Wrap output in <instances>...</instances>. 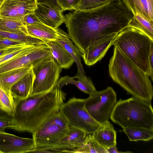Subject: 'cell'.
I'll return each mask as SVG.
<instances>
[{"instance_id":"1","label":"cell","mask_w":153,"mask_h":153,"mask_svg":"<svg viewBox=\"0 0 153 153\" xmlns=\"http://www.w3.org/2000/svg\"><path fill=\"white\" fill-rule=\"evenodd\" d=\"M133 16L125 0H111L95 8L67 13L64 23L70 39L83 54L91 45L128 27Z\"/></svg>"},{"instance_id":"2","label":"cell","mask_w":153,"mask_h":153,"mask_svg":"<svg viewBox=\"0 0 153 153\" xmlns=\"http://www.w3.org/2000/svg\"><path fill=\"white\" fill-rule=\"evenodd\" d=\"M66 95L56 85L47 92L23 99L14 98L15 110L13 118L18 125L17 131L33 133L47 119L59 111Z\"/></svg>"},{"instance_id":"3","label":"cell","mask_w":153,"mask_h":153,"mask_svg":"<svg viewBox=\"0 0 153 153\" xmlns=\"http://www.w3.org/2000/svg\"><path fill=\"white\" fill-rule=\"evenodd\" d=\"M108 69L113 80L133 97L151 103L153 89L149 76L116 47Z\"/></svg>"},{"instance_id":"4","label":"cell","mask_w":153,"mask_h":153,"mask_svg":"<svg viewBox=\"0 0 153 153\" xmlns=\"http://www.w3.org/2000/svg\"><path fill=\"white\" fill-rule=\"evenodd\" d=\"M112 45L117 48L153 80V72L149 62L153 40L138 30L128 27L120 32Z\"/></svg>"},{"instance_id":"5","label":"cell","mask_w":153,"mask_h":153,"mask_svg":"<svg viewBox=\"0 0 153 153\" xmlns=\"http://www.w3.org/2000/svg\"><path fill=\"white\" fill-rule=\"evenodd\" d=\"M110 118L123 128L153 129V111L151 103L133 97L117 101Z\"/></svg>"},{"instance_id":"6","label":"cell","mask_w":153,"mask_h":153,"mask_svg":"<svg viewBox=\"0 0 153 153\" xmlns=\"http://www.w3.org/2000/svg\"><path fill=\"white\" fill-rule=\"evenodd\" d=\"M69 127L59 111L50 117L32 133L35 145L32 152L50 153L48 150L65 136Z\"/></svg>"},{"instance_id":"7","label":"cell","mask_w":153,"mask_h":153,"mask_svg":"<svg viewBox=\"0 0 153 153\" xmlns=\"http://www.w3.org/2000/svg\"><path fill=\"white\" fill-rule=\"evenodd\" d=\"M59 112L69 126L92 134L100 127V124L91 116L85 105V99L73 97L61 105Z\"/></svg>"},{"instance_id":"8","label":"cell","mask_w":153,"mask_h":153,"mask_svg":"<svg viewBox=\"0 0 153 153\" xmlns=\"http://www.w3.org/2000/svg\"><path fill=\"white\" fill-rule=\"evenodd\" d=\"M62 69L52 56L34 62L32 69L35 78L30 95L53 90L56 86Z\"/></svg>"},{"instance_id":"9","label":"cell","mask_w":153,"mask_h":153,"mask_svg":"<svg viewBox=\"0 0 153 153\" xmlns=\"http://www.w3.org/2000/svg\"><path fill=\"white\" fill-rule=\"evenodd\" d=\"M84 99L87 111L100 124L108 120L117 102L116 93L109 86L103 90H96Z\"/></svg>"},{"instance_id":"10","label":"cell","mask_w":153,"mask_h":153,"mask_svg":"<svg viewBox=\"0 0 153 153\" xmlns=\"http://www.w3.org/2000/svg\"><path fill=\"white\" fill-rule=\"evenodd\" d=\"M52 56L49 48L45 44L39 45L27 53L12 59L0 65V75L22 68L44 58Z\"/></svg>"},{"instance_id":"11","label":"cell","mask_w":153,"mask_h":153,"mask_svg":"<svg viewBox=\"0 0 153 153\" xmlns=\"http://www.w3.org/2000/svg\"><path fill=\"white\" fill-rule=\"evenodd\" d=\"M37 0H4L0 4V17L22 20L26 15L34 13Z\"/></svg>"},{"instance_id":"12","label":"cell","mask_w":153,"mask_h":153,"mask_svg":"<svg viewBox=\"0 0 153 153\" xmlns=\"http://www.w3.org/2000/svg\"><path fill=\"white\" fill-rule=\"evenodd\" d=\"M35 149L33 138L22 137L5 131H0V153L32 152Z\"/></svg>"},{"instance_id":"13","label":"cell","mask_w":153,"mask_h":153,"mask_svg":"<svg viewBox=\"0 0 153 153\" xmlns=\"http://www.w3.org/2000/svg\"><path fill=\"white\" fill-rule=\"evenodd\" d=\"M87 134L81 130L69 126L65 136L48 150L51 153H72L83 142Z\"/></svg>"},{"instance_id":"14","label":"cell","mask_w":153,"mask_h":153,"mask_svg":"<svg viewBox=\"0 0 153 153\" xmlns=\"http://www.w3.org/2000/svg\"><path fill=\"white\" fill-rule=\"evenodd\" d=\"M63 11L46 3H38L34 13L39 21L50 27L58 28L64 23Z\"/></svg>"},{"instance_id":"15","label":"cell","mask_w":153,"mask_h":153,"mask_svg":"<svg viewBox=\"0 0 153 153\" xmlns=\"http://www.w3.org/2000/svg\"><path fill=\"white\" fill-rule=\"evenodd\" d=\"M117 35L103 39L89 47L82 55L85 64L91 66L100 60L112 45L113 41Z\"/></svg>"},{"instance_id":"16","label":"cell","mask_w":153,"mask_h":153,"mask_svg":"<svg viewBox=\"0 0 153 153\" xmlns=\"http://www.w3.org/2000/svg\"><path fill=\"white\" fill-rule=\"evenodd\" d=\"M25 25L28 35L43 41H55L62 30L60 28H53L40 22Z\"/></svg>"},{"instance_id":"17","label":"cell","mask_w":153,"mask_h":153,"mask_svg":"<svg viewBox=\"0 0 153 153\" xmlns=\"http://www.w3.org/2000/svg\"><path fill=\"white\" fill-rule=\"evenodd\" d=\"M92 134L95 140L106 149L116 146V132L108 120L101 123L99 128Z\"/></svg>"},{"instance_id":"18","label":"cell","mask_w":153,"mask_h":153,"mask_svg":"<svg viewBox=\"0 0 153 153\" xmlns=\"http://www.w3.org/2000/svg\"><path fill=\"white\" fill-rule=\"evenodd\" d=\"M55 41L61 45L71 54L76 64L77 72L75 76L73 77V78L74 79H77L85 77L86 76L81 58L82 53L73 44L68 33L62 30L60 36Z\"/></svg>"},{"instance_id":"19","label":"cell","mask_w":153,"mask_h":153,"mask_svg":"<svg viewBox=\"0 0 153 153\" xmlns=\"http://www.w3.org/2000/svg\"><path fill=\"white\" fill-rule=\"evenodd\" d=\"M34 78L35 75L32 67L11 87L10 91L14 98L23 99L30 96Z\"/></svg>"},{"instance_id":"20","label":"cell","mask_w":153,"mask_h":153,"mask_svg":"<svg viewBox=\"0 0 153 153\" xmlns=\"http://www.w3.org/2000/svg\"><path fill=\"white\" fill-rule=\"evenodd\" d=\"M43 41L49 48L53 57L62 68H69L75 62L71 54L56 41Z\"/></svg>"},{"instance_id":"21","label":"cell","mask_w":153,"mask_h":153,"mask_svg":"<svg viewBox=\"0 0 153 153\" xmlns=\"http://www.w3.org/2000/svg\"><path fill=\"white\" fill-rule=\"evenodd\" d=\"M76 80L73 77L66 76L61 77L59 79L56 86L59 88L68 84L75 85L82 91L90 95L96 91L90 78L86 76L83 78H79Z\"/></svg>"},{"instance_id":"22","label":"cell","mask_w":153,"mask_h":153,"mask_svg":"<svg viewBox=\"0 0 153 153\" xmlns=\"http://www.w3.org/2000/svg\"><path fill=\"white\" fill-rule=\"evenodd\" d=\"M33 65L13 70L0 75V85L10 91L13 85L29 71Z\"/></svg>"},{"instance_id":"23","label":"cell","mask_w":153,"mask_h":153,"mask_svg":"<svg viewBox=\"0 0 153 153\" xmlns=\"http://www.w3.org/2000/svg\"><path fill=\"white\" fill-rule=\"evenodd\" d=\"M133 14L134 16L128 27L138 30L153 40V22L149 21L137 11H135Z\"/></svg>"},{"instance_id":"24","label":"cell","mask_w":153,"mask_h":153,"mask_svg":"<svg viewBox=\"0 0 153 153\" xmlns=\"http://www.w3.org/2000/svg\"><path fill=\"white\" fill-rule=\"evenodd\" d=\"M133 13L137 11L153 22V0H125Z\"/></svg>"},{"instance_id":"25","label":"cell","mask_w":153,"mask_h":153,"mask_svg":"<svg viewBox=\"0 0 153 153\" xmlns=\"http://www.w3.org/2000/svg\"><path fill=\"white\" fill-rule=\"evenodd\" d=\"M0 37L8 38L26 45L37 46L45 45V42L42 40L23 33L0 30Z\"/></svg>"},{"instance_id":"26","label":"cell","mask_w":153,"mask_h":153,"mask_svg":"<svg viewBox=\"0 0 153 153\" xmlns=\"http://www.w3.org/2000/svg\"><path fill=\"white\" fill-rule=\"evenodd\" d=\"M123 128V131L126 134L130 141H147L153 138V129L139 127H127Z\"/></svg>"},{"instance_id":"27","label":"cell","mask_w":153,"mask_h":153,"mask_svg":"<svg viewBox=\"0 0 153 153\" xmlns=\"http://www.w3.org/2000/svg\"><path fill=\"white\" fill-rule=\"evenodd\" d=\"M72 153H107V151L95 140L92 134H88L83 142Z\"/></svg>"},{"instance_id":"28","label":"cell","mask_w":153,"mask_h":153,"mask_svg":"<svg viewBox=\"0 0 153 153\" xmlns=\"http://www.w3.org/2000/svg\"><path fill=\"white\" fill-rule=\"evenodd\" d=\"M0 30L28 34L22 20L6 17H0Z\"/></svg>"},{"instance_id":"29","label":"cell","mask_w":153,"mask_h":153,"mask_svg":"<svg viewBox=\"0 0 153 153\" xmlns=\"http://www.w3.org/2000/svg\"><path fill=\"white\" fill-rule=\"evenodd\" d=\"M0 108L13 117L15 110L14 98L10 91L0 85Z\"/></svg>"},{"instance_id":"30","label":"cell","mask_w":153,"mask_h":153,"mask_svg":"<svg viewBox=\"0 0 153 153\" xmlns=\"http://www.w3.org/2000/svg\"><path fill=\"white\" fill-rule=\"evenodd\" d=\"M37 46L24 45L17 46L0 57V65L12 59L27 53Z\"/></svg>"},{"instance_id":"31","label":"cell","mask_w":153,"mask_h":153,"mask_svg":"<svg viewBox=\"0 0 153 153\" xmlns=\"http://www.w3.org/2000/svg\"><path fill=\"white\" fill-rule=\"evenodd\" d=\"M57 5L63 11L78 10L80 4V0H56Z\"/></svg>"},{"instance_id":"32","label":"cell","mask_w":153,"mask_h":153,"mask_svg":"<svg viewBox=\"0 0 153 153\" xmlns=\"http://www.w3.org/2000/svg\"><path fill=\"white\" fill-rule=\"evenodd\" d=\"M111 0H80L78 10L91 9L100 6Z\"/></svg>"},{"instance_id":"33","label":"cell","mask_w":153,"mask_h":153,"mask_svg":"<svg viewBox=\"0 0 153 153\" xmlns=\"http://www.w3.org/2000/svg\"><path fill=\"white\" fill-rule=\"evenodd\" d=\"M18 127V125L13 117H0V131H5L7 128L17 131Z\"/></svg>"},{"instance_id":"34","label":"cell","mask_w":153,"mask_h":153,"mask_svg":"<svg viewBox=\"0 0 153 153\" xmlns=\"http://www.w3.org/2000/svg\"><path fill=\"white\" fill-rule=\"evenodd\" d=\"M24 45H26L8 38L0 37V49Z\"/></svg>"},{"instance_id":"35","label":"cell","mask_w":153,"mask_h":153,"mask_svg":"<svg viewBox=\"0 0 153 153\" xmlns=\"http://www.w3.org/2000/svg\"><path fill=\"white\" fill-rule=\"evenodd\" d=\"M22 21L25 25H31L36 22H40L34 13L26 15L23 17Z\"/></svg>"},{"instance_id":"36","label":"cell","mask_w":153,"mask_h":153,"mask_svg":"<svg viewBox=\"0 0 153 153\" xmlns=\"http://www.w3.org/2000/svg\"><path fill=\"white\" fill-rule=\"evenodd\" d=\"M37 1L38 3H46L53 8H60L57 5L56 0H37Z\"/></svg>"},{"instance_id":"37","label":"cell","mask_w":153,"mask_h":153,"mask_svg":"<svg viewBox=\"0 0 153 153\" xmlns=\"http://www.w3.org/2000/svg\"><path fill=\"white\" fill-rule=\"evenodd\" d=\"M107 153H125V152H118L116 146L110 147L107 149Z\"/></svg>"},{"instance_id":"38","label":"cell","mask_w":153,"mask_h":153,"mask_svg":"<svg viewBox=\"0 0 153 153\" xmlns=\"http://www.w3.org/2000/svg\"><path fill=\"white\" fill-rule=\"evenodd\" d=\"M18 46H14L5 48L0 49V57L5 53L15 48Z\"/></svg>"},{"instance_id":"39","label":"cell","mask_w":153,"mask_h":153,"mask_svg":"<svg viewBox=\"0 0 153 153\" xmlns=\"http://www.w3.org/2000/svg\"><path fill=\"white\" fill-rule=\"evenodd\" d=\"M149 62L151 71L153 72V48L152 49L150 54Z\"/></svg>"},{"instance_id":"40","label":"cell","mask_w":153,"mask_h":153,"mask_svg":"<svg viewBox=\"0 0 153 153\" xmlns=\"http://www.w3.org/2000/svg\"><path fill=\"white\" fill-rule=\"evenodd\" d=\"M7 113L2 110L0 108V117H11Z\"/></svg>"},{"instance_id":"41","label":"cell","mask_w":153,"mask_h":153,"mask_svg":"<svg viewBox=\"0 0 153 153\" xmlns=\"http://www.w3.org/2000/svg\"><path fill=\"white\" fill-rule=\"evenodd\" d=\"M4 0H0V4Z\"/></svg>"}]
</instances>
